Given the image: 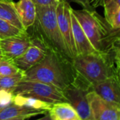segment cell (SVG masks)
I'll return each mask as SVG.
<instances>
[{
    "instance_id": "obj_1",
    "label": "cell",
    "mask_w": 120,
    "mask_h": 120,
    "mask_svg": "<svg viewBox=\"0 0 120 120\" xmlns=\"http://www.w3.org/2000/svg\"><path fill=\"white\" fill-rule=\"evenodd\" d=\"M45 56L24 72L23 80L47 83L63 90L74 82L79 76L72 59L47 45Z\"/></svg>"
},
{
    "instance_id": "obj_2",
    "label": "cell",
    "mask_w": 120,
    "mask_h": 120,
    "mask_svg": "<svg viewBox=\"0 0 120 120\" xmlns=\"http://www.w3.org/2000/svg\"><path fill=\"white\" fill-rule=\"evenodd\" d=\"M72 13L97 52H114L113 47L114 42L120 38V30L112 28L105 19L98 14L95 10L72 9Z\"/></svg>"
},
{
    "instance_id": "obj_3",
    "label": "cell",
    "mask_w": 120,
    "mask_h": 120,
    "mask_svg": "<svg viewBox=\"0 0 120 120\" xmlns=\"http://www.w3.org/2000/svg\"><path fill=\"white\" fill-rule=\"evenodd\" d=\"M72 63L76 71L92 85L118 75L114 52L78 54Z\"/></svg>"
},
{
    "instance_id": "obj_4",
    "label": "cell",
    "mask_w": 120,
    "mask_h": 120,
    "mask_svg": "<svg viewBox=\"0 0 120 120\" xmlns=\"http://www.w3.org/2000/svg\"><path fill=\"white\" fill-rule=\"evenodd\" d=\"M56 6L36 7L37 16L34 25L35 26L37 33L43 38L47 45L73 59L57 23Z\"/></svg>"
},
{
    "instance_id": "obj_5",
    "label": "cell",
    "mask_w": 120,
    "mask_h": 120,
    "mask_svg": "<svg viewBox=\"0 0 120 120\" xmlns=\"http://www.w3.org/2000/svg\"><path fill=\"white\" fill-rule=\"evenodd\" d=\"M93 90L92 84L79 74L74 83L62 90L67 102L75 109L82 120H92L87 95Z\"/></svg>"
},
{
    "instance_id": "obj_6",
    "label": "cell",
    "mask_w": 120,
    "mask_h": 120,
    "mask_svg": "<svg viewBox=\"0 0 120 120\" xmlns=\"http://www.w3.org/2000/svg\"><path fill=\"white\" fill-rule=\"evenodd\" d=\"M13 93L14 95L33 97L50 104L68 102L62 90L52 85L35 81H21Z\"/></svg>"
},
{
    "instance_id": "obj_7",
    "label": "cell",
    "mask_w": 120,
    "mask_h": 120,
    "mask_svg": "<svg viewBox=\"0 0 120 120\" xmlns=\"http://www.w3.org/2000/svg\"><path fill=\"white\" fill-rule=\"evenodd\" d=\"M47 47L43 38L36 33L35 36H31L30 44L26 51L13 62L21 71L26 72L45 56Z\"/></svg>"
},
{
    "instance_id": "obj_8",
    "label": "cell",
    "mask_w": 120,
    "mask_h": 120,
    "mask_svg": "<svg viewBox=\"0 0 120 120\" xmlns=\"http://www.w3.org/2000/svg\"><path fill=\"white\" fill-rule=\"evenodd\" d=\"M92 120H120V105L107 101L93 90L87 95Z\"/></svg>"
},
{
    "instance_id": "obj_9",
    "label": "cell",
    "mask_w": 120,
    "mask_h": 120,
    "mask_svg": "<svg viewBox=\"0 0 120 120\" xmlns=\"http://www.w3.org/2000/svg\"><path fill=\"white\" fill-rule=\"evenodd\" d=\"M71 10L72 8L70 4L60 0L56 6V19L57 23L62 33L65 43L73 57V59L77 55V50L74 42L72 22H71Z\"/></svg>"
},
{
    "instance_id": "obj_10",
    "label": "cell",
    "mask_w": 120,
    "mask_h": 120,
    "mask_svg": "<svg viewBox=\"0 0 120 120\" xmlns=\"http://www.w3.org/2000/svg\"><path fill=\"white\" fill-rule=\"evenodd\" d=\"M31 36L26 31L19 35L0 39V49L3 57L14 61L21 56L30 44Z\"/></svg>"
},
{
    "instance_id": "obj_11",
    "label": "cell",
    "mask_w": 120,
    "mask_h": 120,
    "mask_svg": "<svg viewBox=\"0 0 120 120\" xmlns=\"http://www.w3.org/2000/svg\"><path fill=\"white\" fill-rule=\"evenodd\" d=\"M93 90L102 99L120 105V76L116 75L92 85Z\"/></svg>"
},
{
    "instance_id": "obj_12",
    "label": "cell",
    "mask_w": 120,
    "mask_h": 120,
    "mask_svg": "<svg viewBox=\"0 0 120 120\" xmlns=\"http://www.w3.org/2000/svg\"><path fill=\"white\" fill-rule=\"evenodd\" d=\"M71 22H72L73 35H74V42L77 50V55L93 53L97 52L92 46L86 35L85 34L83 30L82 29L80 23L77 21L75 16L73 14L72 10H71Z\"/></svg>"
},
{
    "instance_id": "obj_13",
    "label": "cell",
    "mask_w": 120,
    "mask_h": 120,
    "mask_svg": "<svg viewBox=\"0 0 120 120\" xmlns=\"http://www.w3.org/2000/svg\"><path fill=\"white\" fill-rule=\"evenodd\" d=\"M15 5L22 25L24 29L28 30L34 25L36 19L37 11L35 4L32 0H19Z\"/></svg>"
},
{
    "instance_id": "obj_14",
    "label": "cell",
    "mask_w": 120,
    "mask_h": 120,
    "mask_svg": "<svg viewBox=\"0 0 120 120\" xmlns=\"http://www.w3.org/2000/svg\"><path fill=\"white\" fill-rule=\"evenodd\" d=\"M48 112L52 120H82L78 112L69 102L52 104Z\"/></svg>"
},
{
    "instance_id": "obj_15",
    "label": "cell",
    "mask_w": 120,
    "mask_h": 120,
    "mask_svg": "<svg viewBox=\"0 0 120 120\" xmlns=\"http://www.w3.org/2000/svg\"><path fill=\"white\" fill-rule=\"evenodd\" d=\"M0 19L14 25L23 31L24 29L13 0H0Z\"/></svg>"
},
{
    "instance_id": "obj_16",
    "label": "cell",
    "mask_w": 120,
    "mask_h": 120,
    "mask_svg": "<svg viewBox=\"0 0 120 120\" xmlns=\"http://www.w3.org/2000/svg\"><path fill=\"white\" fill-rule=\"evenodd\" d=\"M47 112V111L46 110L33 109L25 106L17 105L13 103L12 105L4 107L0 112V120L16 116H26L28 118L33 116L45 114Z\"/></svg>"
},
{
    "instance_id": "obj_17",
    "label": "cell",
    "mask_w": 120,
    "mask_h": 120,
    "mask_svg": "<svg viewBox=\"0 0 120 120\" xmlns=\"http://www.w3.org/2000/svg\"><path fill=\"white\" fill-rule=\"evenodd\" d=\"M13 103L17 105L25 106L36 109H43L47 112L52 105V104L44 102L33 97H27L20 95H14Z\"/></svg>"
},
{
    "instance_id": "obj_18",
    "label": "cell",
    "mask_w": 120,
    "mask_h": 120,
    "mask_svg": "<svg viewBox=\"0 0 120 120\" xmlns=\"http://www.w3.org/2000/svg\"><path fill=\"white\" fill-rule=\"evenodd\" d=\"M102 6L104 8L105 19L109 24L111 18L114 14L120 8V0H99L95 4L94 8Z\"/></svg>"
},
{
    "instance_id": "obj_19",
    "label": "cell",
    "mask_w": 120,
    "mask_h": 120,
    "mask_svg": "<svg viewBox=\"0 0 120 120\" xmlns=\"http://www.w3.org/2000/svg\"><path fill=\"white\" fill-rule=\"evenodd\" d=\"M24 72L19 71L14 75L0 77V88L5 89L10 92L14 91L18 83L23 80Z\"/></svg>"
},
{
    "instance_id": "obj_20",
    "label": "cell",
    "mask_w": 120,
    "mask_h": 120,
    "mask_svg": "<svg viewBox=\"0 0 120 120\" xmlns=\"http://www.w3.org/2000/svg\"><path fill=\"white\" fill-rule=\"evenodd\" d=\"M23 32L26 31L21 30L10 23L0 19V39L15 36Z\"/></svg>"
},
{
    "instance_id": "obj_21",
    "label": "cell",
    "mask_w": 120,
    "mask_h": 120,
    "mask_svg": "<svg viewBox=\"0 0 120 120\" xmlns=\"http://www.w3.org/2000/svg\"><path fill=\"white\" fill-rule=\"evenodd\" d=\"M21 71L11 60L2 57L0 60V77L14 75Z\"/></svg>"
},
{
    "instance_id": "obj_22",
    "label": "cell",
    "mask_w": 120,
    "mask_h": 120,
    "mask_svg": "<svg viewBox=\"0 0 120 120\" xmlns=\"http://www.w3.org/2000/svg\"><path fill=\"white\" fill-rule=\"evenodd\" d=\"M14 95L12 92L0 88V105L4 108L13 104Z\"/></svg>"
},
{
    "instance_id": "obj_23",
    "label": "cell",
    "mask_w": 120,
    "mask_h": 120,
    "mask_svg": "<svg viewBox=\"0 0 120 120\" xmlns=\"http://www.w3.org/2000/svg\"><path fill=\"white\" fill-rule=\"evenodd\" d=\"M64 1L71 3V2H74L76 3L79 5H81L83 9L88 10V11H94L95 10V8L92 6L90 0H64Z\"/></svg>"
},
{
    "instance_id": "obj_24",
    "label": "cell",
    "mask_w": 120,
    "mask_h": 120,
    "mask_svg": "<svg viewBox=\"0 0 120 120\" xmlns=\"http://www.w3.org/2000/svg\"><path fill=\"white\" fill-rule=\"evenodd\" d=\"M37 7H44L57 5L60 0H32Z\"/></svg>"
},
{
    "instance_id": "obj_25",
    "label": "cell",
    "mask_w": 120,
    "mask_h": 120,
    "mask_svg": "<svg viewBox=\"0 0 120 120\" xmlns=\"http://www.w3.org/2000/svg\"><path fill=\"white\" fill-rule=\"evenodd\" d=\"M109 25L114 29L120 30V8L114 14L111 18Z\"/></svg>"
},
{
    "instance_id": "obj_26",
    "label": "cell",
    "mask_w": 120,
    "mask_h": 120,
    "mask_svg": "<svg viewBox=\"0 0 120 120\" xmlns=\"http://www.w3.org/2000/svg\"><path fill=\"white\" fill-rule=\"evenodd\" d=\"M113 50L115 54H120V38H119L114 45Z\"/></svg>"
},
{
    "instance_id": "obj_27",
    "label": "cell",
    "mask_w": 120,
    "mask_h": 120,
    "mask_svg": "<svg viewBox=\"0 0 120 120\" xmlns=\"http://www.w3.org/2000/svg\"><path fill=\"white\" fill-rule=\"evenodd\" d=\"M115 63L117 74L120 76V54H115Z\"/></svg>"
},
{
    "instance_id": "obj_28",
    "label": "cell",
    "mask_w": 120,
    "mask_h": 120,
    "mask_svg": "<svg viewBox=\"0 0 120 120\" xmlns=\"http://www.w3.org/2000/svg\"><path fill=\"white\" fill-rule=\"evenodd\" d=\"M27 117L26 116H16V117H11V118H7L2 120H25Z\"/></svg>"
},
{
    "instance_id": "obj_29",
    "label": "cell",
    "mask_w": 120,
    "mask_h": 120,
    "mask_svg": "<svg viewBox=\"0 0 120 120\" xmlns=\"http://www.w3.org/2000/svg\"><path fill=\"white\" fill-rule=\"evenodd\" d=\"M37 120H52V119H51V117H50V116H49V113H48V114H47L45 116H43L42 118L38 119H37Z\"/></svg>"
},
{
    "instance_id": "obj_30",
    "label": "cell",
    "mask_w": 120,
    "mask_h": 120,
    "mask_svg": "<svg viewBox=\"0 0 120 120\" xmlns=\"http://www.w3.org/2000/svg\"><path fill=\"white\" fill-rule=\"evenodd\" d=\"M99 1V0H90V2H91V4H92V6L94 7V6H95V4L98 2Z\"/></svg>"
},
{
    "instance_id": "obj_31",
    "label": "cell",
    "mask_w": 120,
    "mask_h": 120,
    "mask_svg": "<svg viewBox=\"0 0 120 120\" xmlns=\"http://www.w3.org/2000/svg\"><path fill=\"white\" fill-rule=\"evenodd\" d=\"M0 56L3 57V56H2V50H1V49H0Z\"/></svg>"
},
{
    "instance_id": "obj_32",
    "label": "cell",
    "mask_w": 120,
    "mask_h": 120,
    "mask_svg": "<svg viewBox=\"0 0 120 120\" xmlns=\"http://www.w3.org/2000/svg\"><path fill=\"white\" fill-rule=\"evenodd\" d=\"M3 109H4V107H2L1 105H0V112H1Z\"/></svg>"
},
{
    "instance_id": "obj_33",
    "label": "cell",
    "mask_w": 120,
    "mask_h": 120,
    "mask_svg": "<svg viewBox=\"0 0 120 120\" xmlns=\"http://www.w3.org/2000/svg\"><path fill=\"white\" fill-rule=\"evenodd\" d=\"M2 58V56H0V60H1V59Z\"/></svg>"
},
{
    "instance_id": "obj_34",
    "label": "cell",
    "mask_w": 120,
    "mask_h": 120,
    "mask_svg": "<svg viewBox=\"0 0 120 120\" xmlns=\"http://www.w3.org/2000/svg\"></svg>"
}]
</instances>
